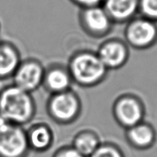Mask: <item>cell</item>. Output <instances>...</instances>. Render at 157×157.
Listing matches in <instances>:
<instances>
[{
    "label": "cell",
    "instance_id": "11",
    "mask_svg": "<svg viewBox=\"0 0 157 157\" xmlns=\"http://www.w3.org/2000/svg\"><path fill=\"white\" fill-rule=\"evenodd\" d=\"M30 151L42 153L52 147L55 136L52 129L45 123H36L26 130Z\"/></svg>",
    "mask_w": 157,
    "mask_h": 157
},
{
    "label": "cell",
    "instance_id": "18",
    "mask_svg": "<svg viewBox=\"0 0 157 157\" xmlns=\"http://www.w3.org/2000/svg\"><path fill=\"white\" fill-rule=\"evenodd\" d=\"M52 157H85L78 153L71 146H64L58 148Z\"/></svg>",
    "mask_w": 157,
    "mask_h": 157
},
{
    "label": "cell",
    "instance_id": "10",
    "mask_svg": "<svg viewBox=\"0 0 157 157\" xmlns=\"http://www.w3.org/2000/svg\"><path fill=\"white\" fill-rule=\"evenodd\" d=\"M72 85L73 81L67 66L54 64L45 68L42 87L50 94L67 91Z\"/></svg>",
    "mask_w": 157,
    "mask_h": 157
},
{
    "label": "cell",
    "instance_id": "21",
    "mask_svg": "<svg viewBox=\"0 0 157 157\" xmlns=\"http://www.w3.org/2000/svg\"><path fill=\"white\" fill-rule=\"evenodd\" d=\"M0 32H1V24H0Z\"/></svg>",
    "mask_w": 157,
    "mask_h": 157
},
{
    "label": "cell",
    "instance_id": "8",
    "mask_svg": "<svg viewBox=\"0 0 157 157\" xmlns=\"http://www.w3.org/2000/svg\"><path fill=\"white\" fill-rule=\"evenodd\" d=\"M96 53L108 71L121 68L130 58L129 46L119 38H110L103 41Z\"/></svg>",
    "mask_w": 157,
    "mask_h": 157
},
{
    "label": "cell",
    "instance_id": "3",
    "mask_svg": "<svg viewBox=\"0 0 157 157\" xmlns=\"http://www.w3.org/2000/svg\"><path fill=\"white\" fill-rule=\"evenodd\" d=\"M46 111L54 122L61 125H68L80 117L82 103L78 94L71 89L50 94L46 104Z\"/></svg>",
    "mask_w": 157,
    "mask_h": 157
},
{
    "label": "cell",
    "instance_id": "14",
    "mask_svg": "<svg viewBox=\"0 0 157 157\" xmlns=\"http://www.w3.org/2000/svg\"><path fill=\"white\" fill-rule=\"evenodd\" d=\"M21 61V54L13 43L0 41V80L12 78Z\"/></svg>",
    "mask_w": 157,
    "mask_h": 157
},
{
    "label": "cell",
    "instance_id": "20",
    "mask_svg": "<svg viewBox=\"0 0 157 157\" xmlns=\"http://www.w3.org/2000/svg\"><path fill=\"white\" fill-rule=\"evenodd\" d=\"M12 124H10L6 119L0 115V133H4L8 130Z\"/></svg>",
    "mask_w": 157,
    "mask_h": 157
},
{
    "label": "cell",
    "instance_id": "5",
    "mask_svg": "<svg viewBox=\"0 0 157 157\" xmlns=\"http://www.w3.org/2000/svg\"><path fill=\"white\" fill-rule=\"evenodd\" d=\"M124 35L128 46L138 50L147 49L156 42L157 26L155 21L135 17L127 23Z\"/></svg>",
    "mask_w": 157,
    "mask_h": 157
},
{
    "label": "cell",
    "instance_id": "9",
    "mask_svg": "<svg viewBox=\"0 0 157 157\" xmlns=\"http://www.w3.org/2000/svg\"><path fill=\"white\" fill-rule=\"evenodd\" d=\"M29 153L26 130L23 127L12 124L0 133V157H28Z\"/></svg>",
    "mask_w": 157,
    "mask_h": 157
},
{
    "label": "cell",
    "instance_id": "7",
    "mask_svg": "<svg viewBox=\"0 0 157 157\" xmlns=\"http://www.w3.org/2000/svg\"><path fill=\"white\" fill-rule=\"evenodd\" d=\"M45 67L35 58L21 60L12 75L14 85L32 94L42 87Z\"/></svg>",
    "mask_w": 157,
    "mask_h": 157
},
{
    "label": "cell",
    "instance_id": "4",
    "mask_svg": "<svg viewBox=\"0 0 157 157\" xmlns=\"http://www.w3.org/2000/svg\"><path fill=\"white\" fill-rule=\"evenodd\" d=\"M112 114L117 124L127 130L144 121L145 108L136 95L123 94L113 101Z\"/></svg>",
    "mask_w": 157,
    "mask_h": 157
},
{
    "label": "cell",
    "instance_id": "12",
    "mask_svg": "<svg viewBox=\"0 0 157 157\" xmlns=\"http://www.w3.org/2000/svg\"><path fill=\"white\" fill-rule=\"evenodd\" d=\"M101 6L113 24H124L135 18L139 10V0H104Z\"/></svg>",
    "mask_w": 157,
    "mask_h": 157
},
{
    "label": "cell",
    "instance_id": "1",
    "mask_svg": "<svg viewBox=\"0 0 157 157\" xmlns=\"http://www.w3.org/2000/svg\"><path fill=\"white\" fill-rule=\"evenodd\" d=\"M36 104L32 94L8 85L0 90V115L13 125L24 126L34 119Z\"/></svg>",
    "mask_w": 157,
    "mask_h": 157
},
{
    "label": "cell",
    "instance_id": "17",
    "mask_svg": "<svg viewBox=\"0 0 157 157\" xmlns=\"http://www.w3.org/2000/svg\"><path fill=\"white\" fill-rule=\"evenodd\" d=\"M141 17L157 21V0H139V10Z\"/></svg>",
    "mask_w": 157,
    "mask_h": 157
},
{
    "label": "cell",
    "instance_id": "19",
    "mask_svg": "<svg viewBox=\"0 0 157 157\" xmlns=\"http://www.w3.org/2000/svg\"><path fill=\"white\" fill-rule=\"evenodd\" d=\"M72 2L79 6L81 9L91 6H101L104 0H71Z\"/></svg>",
    "mask_w": 157,
    "mask_h": 157
},
{
    "label": "cell",
    "instance_id": "2",
    "mask_svg": "<svg viewBox=\"0 0 157 157\" xmlns=\"http://www.w3.org/2000/svg\"><path fill=\"white\" fill-rule=\"evenodd\" d=\"M67 70L73 84L82 87H94L107 78L109 71L103 64L96 52L81 50L71 56Z\"/></svg>",
    "mask_w": 157,
    "mask_h": 157
},
{
    "label": "cell",
    "instance_id": "6",
    "mask_svg": "<svg viewBox=\"0 0 157 157\" xmlns=\"http://www.w3.org/2000/svg\"><path fill=\"white\" fill-rule=\"evenodd\" d=\"M78 18L81 29L91 38H104L113 29V22L102 6L81 9Z\"/></svg>",
    "mask_w": 157,
    "mask_h": 157
},
{
    "label": "cell",
    "instance_id": "16",
    "mask_svg": "<svg viewBox=\"0 0 157 157\" xmlns=\"http://www.w3.org/2000/svg\"><path fill=\"white\" fill-rule=\"evenodd\" d=\"M90 157H126L122 149L110 142L102 143Z\"/></svg>",
    "mask_w": 157,
    "mask_h": 157
},
{
    "label": "cell",
    "instance_id": "15",
    "mask_svg": "<svg viewBox=\"0 0 157 157\" xmlns=\"http://www.w3.org/2000/svg\"><path fill=\"white\" fill-rule=\"evenodd\" d=\"M101 144L98 133L86 129L80 130L75 135L71 146L84 156L90 157Z\"/></svg>",
    "mask_w": 157,
    "mask_h": 157
},
{
    "label": "cell",
    "instance_id": "13",
    "mask_svg": "<svg viewBox=\"0 0 157 157\" xmlns=\"http://www.w3.org/2000/svg\"><path fill=\"white\" fill-rule=\"evenodd\" d=\"M125 137L130 147L136 150H144L154 144L156 133L151 125L143 121L125 130Z\"/></svg>",
    "mask_w": 157,
    "mask_h": 157
}]
</instances>
